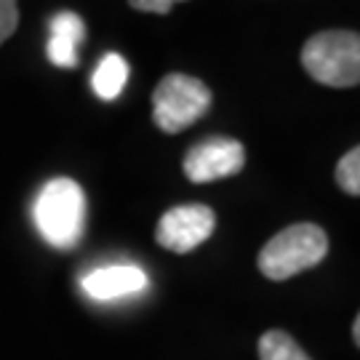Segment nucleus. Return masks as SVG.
Returning a JSON list of instances; mask_svg holds the SVG:
<instances>
[{"instance_id": "obj_1", "label": "nucleus", "mask_w": 360, "mask_h": 360, "mask_svg": "<svg viewBox=\"0 0 360 360\" xmlns=\"http://www.w3.org/2000/svg\"><path fill=\"white\" fill-rule=\"evenodd\" d=\"M32 217L46 243L62 251L72 248L80 240L83 224H86V195L80 190V184L65 176L51 179L40 190Z\"/></svg>"}, {"instance_id": "obj_2", "label": "nucleus", "mask_w": 360, "mask_h": 360, "mask_svg": "<svg viewBox=\"0 0 360 360\" xmlns=\"http://www.w3.org/2000/svg\"><path fill=\"white\" fill-rule=\"evenodd\" d=\"M328 254V235L318 224H291L259 251V270L270 281H288L321 264Z\"/></svg>"}, {"instance_id": "obj_3", "label": "nucleus", "mask_w": 360, "mask_h": 360, "mask_svg": "<svg viewBox=\"0 0 360 360\" xmlns=\"http://www.w3.org/2000/svg\"><path fill=\"white\" fill-rule=\"evenodd\" d=\"M302 67L323 86L349 89L360 83V38L358 32L331 30L318 32L302 49Z\"/></svg>"}, {"instance_id": "obj_4", "label": "nucleus", "mask_w": 360, "mask_h": 360, "mask_svg": "<svg viewBox=\"0 0 360 360\" xmlns=\"http://www.w3.org/2000/svg\"><path fill=\"white\" fill-rule=\"evenodd\" d=\"M208 107H211V91L206 83L181 72L166 75L153 94L155 126L166 134L190 129L195 120L206 115Z\"/></svg>"}, {"instance_id": "obj_5", "label": "nucleus", "mask_w": 360, "mask_h": 360, "mask_svg": "<svg viewBox=\"0 0 360 360\" xmlns=\"http://www.w3.org/2000/svg\"><path fill=\"white\" fill-rule=\"evenodd\" d=\"M214 227H217V214L203 203L174 206L158 221L155 240L174 254H190L193 248L206 243Z\"/></svg>"}, {"instance_id": "obj_6", "label": "nucleus", "mask_w": 360, "mask_h": 360, "mask_svg": "<svg viewBox=\"0 0 360 360\" xmlns=\"http://www.w3.org/2000/svg\"><path fill=\"white\" fill-rule=\"evenodd\" d=\"M245 166V150L227 136H211L198 142L184 158V174L195 184H206L240 174Z\"/></svg>"}, {"instance_id": "obj_7", "label": "nucleus", "mask_w": 360, "mask_h": 360, "mask_svg": "<svg viewBox=\"0 0 360 360\" xmlns=\"http://www.w3.org/2000/svg\"><path fill=\"white\" fill-rule=\"evenodd\" d=\"M83 291L96 302H112L120 296H134L147 288V275L136 264H110L91 270L83 281Z\"/></svg>"}, {"instance_id": "obj_8", "label": "nucleus", "mask_w": 360, "mask_h": 360, "mask_svg": "<svg viewBox=\"0 0 360 360\" xmlns=\"http://www.w3.org/2000/svg\"><path fill=\"white\" fill-rule=\"evenodd\" d=\"M86 38L83 19L72 11H62L51 19V40H49V59L56 67H77V46Z\"/></svg>"}, {"instance_id": "obj_9", "label": "nucleus", "mask_w": 360, "mask_h": 360, "mask_svg": "<svg viewBox=\"0 0 360 360\" xmlns=\"http://www.w3.org/2000/svg\"><path fill=\"white\" fill-rule=\"evenodd\" d=\"M126 80H129V65H126V59L120 53H107L102 62H99V67L94 70L91 86H94L99 99L112 102V99L120 96Z\"/></svg>"}, {"instance_id": "obj_10", "label": "nucleus", "mask_w": 360, "mask_h": 360, "mask_svg": "<svg viewBox=\"0 0 360 360\" xmlns=\"http://www.w3.org/2000/svg\"><path fill=\"white\" fill-rule=\"evenodd\" d=\"M259 360H312L285 331H267L259 339Z\"/></svg>"}, {"instance_id": "obj_11", "label": "nucleus", "mask_w": 360, "mask_h": 360, "mask_svg": "<svg viewBox=\"0 0 360 360\" xmlns=\"http://www.w3.org/2000/svg\"><path fill=\"white\" fill-rule=\"evenodd\" d=\"M336 181L347 195H360V150L352 147L336 166Z\"/></svg>"}, {"instance_id": "obj_12", "label": "nucleus", "mask_w": 360, "mask_h": 360, "mask_svg": "<svg viewBox=\"0 0 360 360\" xmlns=\"http://www.w3.org/2000/svg\"><path fill=\"white\" fill-rule=\"evenodd\" d=\"M19 25V8L16 0H0V46L13 35Z\"/></svg>"}, {"instance_id": "obj_13", "label": "nucleus", "mask_w": 360, "mask_h": 360, "mask_svg": "<svg viewBox=\"0 0 360 360\" xmlns=\"http://www.w3.org/2000/svg\"><path fill=\"white\" fill-rule=\"evenodd\" d=\"M136 11H147V13H168L174 3L179 0H129Z\"/></svg>"}, {"instance_id": "obj_14", "label": "nucleus", "mask_w": 360, "mask_h": 360, "mask_svg": "<svg viewBox=\"0 0 360 360\" xmlns=\"http://www.w3.org/2000/svg\"><path fill=\"white\" fill-rule=\"evenodd\" d=\"M352 334H355V345H360V318H355V328H352Z\"/></svg>"}]
</instances>
